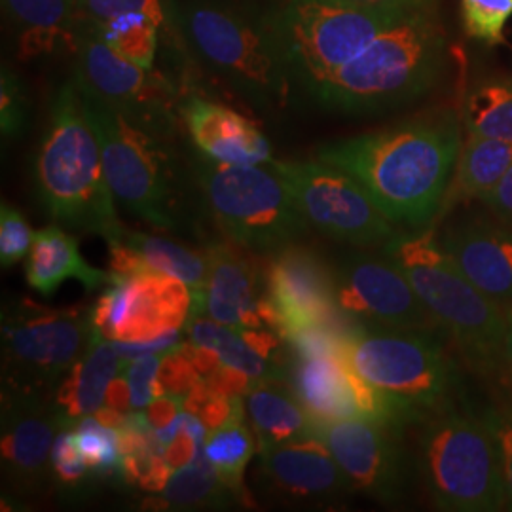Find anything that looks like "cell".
Listing matches in <instances>:
<instances>
[{
  "label": "cell",
  "instance_id": "cell-1",
  "mask_svg": "<svg viewBox=\"0 0 512 512\" xmlns=\"http://www.w3.org/2000/svg\"><path fill=\"white\" fill-rule=\"evenodd\" d=\"M461 147L458 118L440 112L327 143L317 158L355 177L393 224L421 228L446 203Z\"/></svg>",
  "mask_w": 512,
  "mask_h": 512
},
{
  "label": "cell",
  "instance_id": "cell-2",
  "mask_svg": "<svg viewBox=\"0 0 512 512\" xmlns=\"http://www.w3.org/2000/svg\"><path fill=\"white\" fill-rule=\"evenodd\" d=\"M446 42L433 10L406 16L310 93L329 110L372 114L418 99L444 67Z\"/></svg>",
  "mask_w": 512,
  "mask_h": 512
},
{
  "label": "cell",
  "instance_id": "cell-3",
  "mask_svg": "<svg viewBox=\"0 0 512 512\" xmlns=\"http://www.w3.org/2000/svg\"><path fill=\"white\" fill-rule=\"evenodd\" d=\"M35 179L38 198L55 224L101 238L122 224L105 177L99 139L74 80L55 93Z\"/></svg>",
  "mask_w": 512,
  "mask_h": 512
},
{
  "label": "cell",
  "instance_id": "cell-4",
  "mask_svg": "<svg viewBox=\"0 0 512 512\" xmlns=\"http://www.w3.org/2000/svg\"><path fill=\"white\" fill-rule=\"evenodd\" d=\"M408 277L425 308L482 374L501 372L505 313L469 281L431 230L397 234L382 245Z\"/></svg>",
  "mask_w": 512,
  "mask_h": 512
},
{
  "label": "cell",
  "instance_id": "cell-5",
  "mask_svg": "<svg viewBox=\"0 0 512 512\" xmlns=\"http://www.w3.org/2000/svg\"><path fill=\"white\" fill-rule=\"evenodd\" d=\"M181 25L203 63L253 105H287L294 74L274 16L251 18L219 4L192 2L181 12Z\"/></svg>",
  "mask_w": 512,
  "mask_h": 512
},
{
  "label": "cell",
  "instance_id": "cell-6",
  "mask_svg": "<svg viewBox=\"0 0 512 512\" xmlns=\"http://www.w3.org/2000/svg\"><path fill=\"white\" fill-rule=\"evenodd\" d=\"M416 467L440 511L492 512L505 505L501 450L484 414L450 406L423 421Z\"/></svg>",
  "mask_w": 512,
  "mask_h": 512
},
{
  "label": "cell",
  "instance_id": "cell-7",
  "mask_svg": "<svg viewBox=\"0 0 512 512\" xmlns=\"http://www.w3.org/2000/svg\"><path fill=\"white\" fill-rule=\"evenodd\" d=\"M342 355L366 384L397 404L410 423H423L450 408L458 391L456 368L427 332L351 329Z\"/></svg>",
  "mask_w": 512,
  "mask_h": 512
},
{
  "label": "cell",
  "instance_id": "cell-8",
  "mask_svg": "<svg viewBox=\"0 0 512 512\" xmlns=\"http://www.w3.org/2000/svg\"><path fill=\"white\" fill-rule=\"evenodd\" d=\"M80 95L99 139L103 169L114 200L135 219L154 228L179 230L186 220L183 196L165 137L133 124L88 93Z\"/></svg>",
  "mask_w": 512,
  "mask_h": 512
},
{
  "label": "cell",
  "instance_id": "cell-9",
  "mask_svg": "<svg viewBox=\"0 0 512 512\" xmlns=\"http://www.w3.org/2000/svg\"><path fill=\"white\" fill-rule=\"evenodd\" d=\"M194 175L224 238L251 253L272 255L308 230L289 186L270 164H220L202 156Z\"/></svg>",
  "mask_w": 512,
  "mask_h": 512
},
{
  "label": "cell",
  "instance_id": "cell-10",
  "mask_svg": "<svg viewBox=\"0 0 512 512\" xmlns=\"http://www.w3.org/2000/svg\"><path fill=\"white\" fill-rule=\"evenodd\" d=\"M95 342L92 310L23 298L2 310V395L48 397Z\"/></svg>",
  "mask_w": 512,
  "mask_h": 512
},
{
  "label": "cell",
  "instance_id": "cell-11",
  "mask_svg": "<svg viewBox=\"0 0 512 512\" xmlns=\"http://www.w3.org/2000/svg\"><path fill=\"white\" fill-rule=\"evenodd\" d=\"M410 14L416 12L332 0H289L274 16V23L294 78L310 92Z\"/></svg>",
  "mask_w": 512,
  "mask_h": 512
},
{
  "label": "cell",
  "instance_id": "cell-12",
  "mask_svg": "<svg viewBox=\"0 0 512 512\" xmlns=\"http://www.w3.org/2000/svg\"><path fill=\"white\" fill-rule=\"evenodd\" d=\"M73 52L74 82L80 92L160 137L167 139L175 133L181 103H177L175 86L164 74L116 54L82 21L76 29Z\"/></svg>",
  "mask_w": 512,
  "mask_h": 512
},
{
  "label": "cell",
  "instance_id": "cell-13",
  "mask_svg": "<svg viewBox=\"0 0 512 512\" xmlns=\"http://www.w3.org/2000/svg\"><path fill=\"white\" fill-rule=\"evenodd\" d=\"M300 213L317 232L357 247L385 245L397 224L385 217L355 177L323 160H272Z\"/></svg>",
  "mask_w": 512,
  "mask_h": 512
},
{
  "label": "cell",
  "instance_id": "cell-14",
  "mask_svg": "<svg viewBox=\"0 0 512 512\" xmlns=\"http://www.w3.org/2000/svg\"><path fill=\"white\" fill-rule=\"evenodd\" d=\"M192 315L190 287L171 275L154 270L118 275L110 281L92 308L95 340L145 342L181 330Z\"/></svg>",
  "mask_w": 512,
  "mask_h": 512
},
{
  "label": "cell",
  "instance_id": "cell-15",
  "mask_svg": "<svg viewBox=\"0 0 512 512\" xmlns=\"http://www.w3.org/2000/svg\"><path fill=\"white\" fill-rule=\"evenodd\" d=\"M334 294L340 313L365 327L427 334L442 330L389 256H346L334 270Z\"/></svg>",
  "mask_w": 512,
  "mask_h": 512
},
{
  "label": "cell",
  "instance_id": "cell-16",
  "mask_svg": "<svg viewBox=\"0 0 512 512\" xmlns=\"http://www.w3.org/2000/svg\"><path fill=\"white\" fill-rule=\"evenodd\" d=\"M399 433L397 427L365 418L315 425V437L329 446L349 486L387 505L403 499L410 480Z\"/></svg>",
  "mask_w": 512,
  "mask_h": 512
},
{
  "label": "cell",
  "instance_id": "cell-17",
  "mask_svg": "<svg viewBox=\"0 0 512 512\" xmlns=\"http://www.w3.org/2000/svg\"><path fill=\"white\" fill-rule=\"evenodd\" d=\"M264 264L268 296L285 340L296 330L308 327L342 329L334 272L319 256L294 241L277 249Z\"/></svg>",
  "mask_w": 512,
  "mask_h": 512
},
{
  "label": "cell",
  "instance_id": "cell-18",
  "mask_svg": "<svg viewBox=\"0 0 512 512\" xmlns=\"http://www.w3.org/2000/svg\"><path fill=\"white\" fill-rule=\"evenodd\" d=\"M67 429L48 397L2 395V469L19 495H40L54 482L55 437Z\"/></svg>",
  "mask_w": 512,
  "mask_h": 512
},
{
  "label": "cell",
  "instance_id": "cell-19",
  "mask_svg": "<svg viewBox=\"0 0 512 512\" xmlns=\"http://www.w3.org/2000/svg\"><path fill=\"white\" fill-rule=\"evenodd\" d=\"M209 274L205 313L232 329H270L281 338V323L268 296L266 264L255 262L251 251L236 243L207 247Z\"/></svg>",
  "mask_w": 512,
  "mask_h": 512
},
{
  "label": "cell",
  "instance_id": "cell-20",
  "mask_svg": "<svg viewBox=\"0 0 512 512\" xmlns=\"http://www.w3.org/2000/svg\"><path fill=\"white\" fill-rule=\"evenodd\" d=\"M264 488L293 505L323 503L351 490L329 446L311 435L258 450Z\"/></svg>",
  "mask_w": 512,
  "mask_h": 512
},
{
  "label": "cell",
  "instance_id": "cell-21",
  "mask_svg": "<svg viewBox=\"0 0 512 512\" xmlns=\"http://www.w3.org/2000/svg\"><path fill=\"white\" fill-rule=\"evenodd\" d=\"M459 270L501 308L512 300V228L503 220L465 215L439 238Z\"/></svg>",
  "mask_w": 512,
  "mask_h": 512
},
{
  "label": "cell",
  "instance_id": "cell-22",
  "mask_svg": "<svg viewBox=\"0 0 512 512\" xmlns=\"http://www.w3.org/2000/svg\"><path fill=\"white\" fill-rule=\"evenodd\" d=\"M198 152L220 164L268 165L272 145L251 118L222 103L188 95L179 112Z\"/></svg>",
  "mask_w": 512,
  "mask_h": 512
},
{
  "label": "cell",
  "instance_id": "cell-23",
  "mask_svg": "<svg viewBox=\"0 0 512 512\" xmlns=\"http://www.w3.org/2000/svg\"><path fill=\"white\" fill-rule=\"evenodd\" d=\"M27 283L44 296L52 294L69 279H76L93 293L109 285L110 274L88 264L78 247V238L63 232L59 224L35 232L31 253L25 262Z\"/></svg>",
  "mask_w": 512,
  "mask_h": 512
},
{
  "label": "cell",
  "instance_id": "cell-24",
  "mask_svg": "<svg viewBox=\"0 0 512 512\" xmlns=\"http://www.w3.org/2000/svg\"><path fill=\"white\" fill-rule=\"evenodd\" d=\"M126 359L109 340H95L80 361L55 387V408L67 429L105 406L112 380L122 372Z\"/></svg>",
  "mask_w": 512,
  "mask_h": 512
},
{
  "label": "cell",
  "instance_id": "cell-25",
  "mask_svg": "<svg viewBox=\"0 0 512 512\" xmlns=\"http://www.w3.org/2000/svg\"><path fill=\"white\" fill-rule=\"evenodd\" d=\"M21 59L74 50L80 23L76 0H2Z\"/></svg>",
  "mask_w": 512,
  "mask_h": 512
},
{
  "label": "cell",
  "instance_id": "cell-26",
  "mask_svg": "<svg viewBox=\"0 0 512 512\" xmlns=\"http://www.w3.org/2000/svg\"><path fill=\"white\" fill-rule=\"evenodd\" d=\"M105 241H116L131 251L145 270L171 275L184 281L192 291V315L196 319L205 313V285L209 274L207 253H196L181 243L162 236H150L129 230L124 224L105 236Z\"/></svg>",
  "mask_w": 512,
  "mask_h": 512
},
{
  "label": "cell",
  "instance_id": "cell-27",
  "mask_svg": "<svg viewBox=\"0 0 512 512\" xmlns=\"http://www.w3.org/2000/svg\"><path fill=\"white\" fill-rule=\"evenodd\" d=\"M247 412L258 450L315 435V423L293 387L279 376L255 380L247 393Z\"/></svg>",
  "mask_w": 512,
  "mask_h": 512
},
{
  "label": "cell",
  "instance_id": "cell-28",
  "mask_svg": "<svg viewBox=\"0 0 512 512\" xmlns=\"http://www.w3.org/2000/svg\"><path fill=\"white\" fill-rule=\"evenodd\" d=\"M512 169V141L471 135L459 152L454 175L458 198L484 200Z\"/></svg>",
  "mask_w": 512,
  "mask_h": 512
},
{
  "label": "cell",
  "instance_id": "cell-29",
  "mask_svg": "<svg viewBox=\"0 0 512 512\" xmlns=\"http://www.w3.org/2000/svg\"><path fill=\"white\" fill-rule=\"evenodd\" d=\"M160 495L162 505L171 509H220L243 503V499L220 478L211 461L205 458L203 448L188 465L173 471Z\"/></svg>",
  "mask_w": 512,
  "mask_h": 512
},
{
  "label": "cell",
  "instance_id": "cell-30",
  "mask_svg": "<svg viewBox=\"0 0 512 512\" xmlns=\"http://www.w3.org/2000/svg\"><path fill=\"white\" fill-rule=\"evenodd\" d=\"M188 340L200 344L205 348L213 349L222 361V365L238 368L241 372L249 374L253 380H262L270 376H283L279 365L262 355L258 349L249 342L245 332L222 325L215 319H202L196 317L188 325Z\"/></svg>",
  "mask_w": 512,
  "mask_h": 512
},
{
  "label": "cell",
  "instance_id": "cell-31",
  "mask_svg": "<svg viewBox=\"0 0 512 512\" xmlns=\"http://www.w3.org/2000/svg\"><path fill=\"white\" fill-rule=\"evenodd\" d=\"M253 452L255 440L245 425L243 412L215 429L203 444L205 458L211 461V465L219 471L220 478L243 499V503H249L243 486V475L253 458Z\"/></svg>",
  "mask_w": 512,
  "mask_h": 512
},
{
  "label": "cell",
  "instance_id": "cell-32",
  "mask_svg": "<svg viewBox=\"0 0 512 512\" xmlns=\"http://www.w3.org/2000/svg\"><path fill=\"white\" fill-rule=\"evenodd\" d=\"M463 122L471 135L512 141V82L478 84L465 99Z\"/></svg>",
  "mask_w": 512,
  "mask_h": 512
},
{
  "label": "cell",
  "instance_id": "cell-33",
  "mask_svg": "<svg viewBox=\"0 0 512 512\" xmlns=\"http://www.w3.org/2000/svg\"><path fill=\"white\" fill-rule=\"evenodd\" d=\"M82 23L88 25L116 54L145 69H154L160 29V25L154 19L147 16H124L110 19L105 23Z\"/></svg>",
  "mask_w": 512,
  "mask_h": 512
},
{
  "label": "cell",
  "instance_id": "cell-34",
  "mask_svg": "<svg viewBox=\"0 0 512 512\" xmlns=\"http://www.w3.org/2000/svg\"><path fill=\"white\" fill-rule=\"evenodd\" d=\"M74 437L80 456L92 469L95 478L126 480L118 429L101 423L92 414L74 423Z\"/></svg>",
  "mask_w": 512,
  "mask_h": 512
},
{
  "label": "cell",
  "instance_id": "cell-35",
  "mask_svg": "<svg viewBox=\"0 0 512 512\" xmlns=\"http://www.w3.org/2000/svg\"><path fill=\"white\" fill-rule=\"evenodd\" d=\"M512 0H461V19L471 37L490 46L503 42Z\"/></svg>",
  "mask_w": 512,
  "mask_h": 512
},
{
  "label": "cell",
  "instance_id": "cell-36",
  "mask_svg": "<svg viewBox=\"0 0 512 512\" xmlns=\"http://www.w3.org/2000/svg\"><path fill=\"white\" fill-rule=\"evenodd\" d=\"M73 429H61L55 437L52 450L54 482H59L65 490L82 492L95 475L78 452Z\"/></svg>",
  "mask_w": 512,
  "mask_h": 512
},
{
  "label": "cell",
  "instance_id": "cell-37",
  "mask_svg": "<svg viewBox=\"0 0 512 512\" xmlns=\"http://www.w3.org/2000/svg\"><path fill=\"white\" fill-rule=\"evenodd\" d=\"M78 16L88 23H105L124 16H147L162 25L165 19L162 0H76Z\"/></svg>",
  "mask_w": 512,
  "mask_h": 512
},
{
  "label": "cell",
  "instance_id": "cell-38",
  "mask_svg": "<svg viewBox=\"0 0 512 512\" xmlns=\"http://www.w3.org/2000/svg\"><path fill=\"white\" fill-rule=\"evenodd\" d=\"M29 122V99L23 82L10 67H2L0 76V129L4 139L19 137Z\"/></svg>",
  "mask_w": 512,
  "mask_h": 512
},
{
  "label": "cell",
  "instance_id": "cell-39",
  "mask_svg": "<svg viewBox=\"0 0 512 512\" xmlns=\"http://www.w3.org/2000/svg\"><path fill=\"white\" fill-rule=\"evenodd\" d=\"M35 234L14 205L0 207V264L12 268L31 253Z\"/></svg>",
  "mask_w": 512,
  "mask_h": 512
},
{
  "label": "cell",
  "instance_id": "cell-40",
  "mask_svg": "<svg viewBox=\"0 0 512 512\" xmlns=\"http://www.w3.org/2000/svg\"><path fill=\"white\" fill-rule=\"evenodd\" d=\"M164 355H145L126 361L122 368L124 378L128 380L131 393V406L135 410H143L148 404L154 403L158 397L165 395L158 372L162 366Z\"/></svg>",
  "mask_w": 512,
  "mask_h": 512
},
{
  "label": "cell",
  "instance_id": "cell-41",
  "mask_svg": "<svg viewBox=\"0 0 512 512\" xmlns=\"http://www.w3.org/2000/svg\"><path fill=\"white\" fill-rule=\"evenodd\" d=\"M158 378H160L164 393L177 395L181 399L186 397V393L190 389H194L196 385L202 382L200 374L196 372V368L190 363V359L186 357V353L181 349V346L165 353Z\"/></svg>",
  "mask_w": 512,
  "mask_h": 512
},
{
  "label": "cell",
  "instance_id": "cell-42",
  "mask_svg": "<svg viewBox=\"0 0 512 512\" xmlns=\"http://www.w3.org/2000/svg\"><path fill=\"white\" fill-rule=\"evenodd\" d=\"M484 418L492 425L499 442L505 484V507L512 511V403L486 410Z\"/></svg>",
  "mask_w": 512,
  "mask_h": 512
},
{
  "label": "cell",
  "instance_id": "cell-43",
  "mask_svg": "<svg viewBox=\"0 0 512 512\" xmlns=\"http://www.w3.org/2000/svg\"><path fill=\"white\" fill-rule=\"evenodd\" d=\"M202 448L203 446H200L196 439L184 427H181V431H179L175 440L165 446L164 458L169 463V467L173 471H177V469L188 465L192 459L196 458Z\"/></svg>",
  "mask_w": 512,
  "mask_h": 512
},
{
  "label": "cell",
  "instance_id": "cell-44",
  "mask_svg": "<svg viewBox=\"0 0 512 512\" xmlns=\"http://www.w3.org/2000/svg\"><path fill=\"white\" fill-rule=\"evenodd\" d=\"M482 203L490 209V213L509 224L512 228V169L501 179V183L482 200Z\"/></svg>",
  "mask_w": 512,
  "mask_h": 512
},
{
  "label": "cell",
  "instance_id": "cell-45",
  "mask_svg": "<svg viewBox=\"0 0 512 512\" xmlns=\"http://www.w3.org/2000/svg\"><path fill=\"white\" fill-rule=\"evenodd\" d=\"M183 399L177 395H162L158 397L154 403L147 406V416L154 431L162 429L165 425H169L171 421L175 420L181 412H183Z\"/></svg>",
  "mask_w": 512,
  "mask_h": 512
},
{
  "label": "cell",
  "instance_id": "cell-46",
  "mask_svg": "<svg viewBox=\"0 0 512 512\" xmlns=\"http://www.w3.org/2000/svg\"><path fill=\"white\" fill-rule=\"evenodd\" d=\"M181 349L186 353V357L190 359V363L194 365L196 372L200 374L202 380H209L222 366L219 355L213 349L205 348V346H200V344H194L190 340L183 342Z\"/></svg>",
  "mask_w": 512,
  "mask_h": 512
},
{
  "label": "cell",
  "instance_id": "cell-47",
  "mask_svg": "<svg viewBox=\"0 0 512 512\" xmlns=\"http://www.w3.org/2000/svg\"><path fill=\"white\" fill-rule=\"evenodd\" d=\"M351 6H368V8H395L404 12H423L433 10L435 0H332Z\"/></svg>",
  "mask_w": 512,
  "mask_h": 512
},
{
  "label": "cell",
  "instance_id": "cell-48",
  "mask_svg": "<svg viewBox=\"0 0 512 512\" xmlns=\"http://www.w3.org/2000/svg\"><path fill=\"white\" fill-rule=\"evenodd\" d=\"M105 406L114 408V410H118V412H124V414H128L129 408H133V406H131V393H129L128 380L124 378L122 372L112 380L109 391H107Z\"/></svg>",
  "mask_w": 512,
  "mask_h": 512
},
{
  "label": "cell",
  "instance_id": "cell-49",
  "mask_svg": "<svg viewBox=\"0 0 512 512\" xmlns=\"http://www.w3.org/2000/svg\"><path fill=\"white\" fill-rule=\"evenodd\" d=\"M505 313V344H503V359H501V374L512 385V300L503 306Z\"/></svg>",
  "mask_w": 512,
  "mask_h": 512
}]
</instances>
